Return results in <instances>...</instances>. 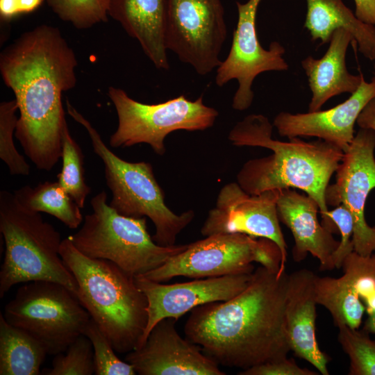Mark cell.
I'll return each instance as SVG.
<instances>
[{"instance_id":"6da1fadb","label":"cell","mask_w":375,"mask_h":375,"mask_svg":"<svg viewBox=\"0 0 375 375\" xmlns=\"http://www.w3.org/2000/svg\"><path fill=\"white\" fill-rule=\"evenodd\" d=\"M77 60L60 31L42 24L26 31L0 56V72L17 103L15 138L40 170L49 172L62 155L67 124L62 94L76 83Z\"/></svg>"},{"instance_id":"7a4b0ae2","label":"cell","mask_w":375,"mask_h":375,"mask_svg":"<svg viewBox=\"0 0 375 375\" xmlns=\"http://www.w3.org/2000/svg\"><path fill=\"white\" fill-rule=\"evenodd\" d=\"M288 275L260 265L238 295L192 309L186 338L231 368L244 370L286 357L291 351L285 317Z\"/></svg>"},{"instance_id":"3957f363","label":"cell","mask_w":375,"mask_h":375,"mask_svg":"<svg viewBox=\"0 0 375 375\" xmlns=\"http://www.w3.org/2000/svg\"><path fill=\"white\" fill-rule=\"evenodd\" d=\"M274 125L261 114H251L231 130L228 140L238 147H259L273 153L247 161L237 174V183L250 194L267 190L297 188L318 204L322 224L333 233L338 231L328 217L325 193L344 152L336 145L318 139L299 138L284 142L272 137Z\"/></svg>"},{"instance_id":"277c9868","label":"cell","mask_w":375,"mask_h":375,"mask_svg":"<svg viewBox=\"0 0 375 375\" xmlns=\"http://www.w3.org/2000/svg\"><path fill=\"white\" fill-rule=\"evenodd\" d=\"M60 256L74 276L76 296L115 352L137 349L148 322V301L133 277L114 262L81 253L69 237L62 240Z\"/></svg>"},{"instance_id":"5b68a950","label":"cell","mask_w":375,"mask_h":375,"mask_svg":"<svg viewBox=\"0 0 375 375\" xmlns=\"http://www.w3.org/2000/svg\"><path fill=\"white\" fill-rule=\"evenodd\" d=\"M0 231L6 246L1 298L13 285L35 281L60 283L76 295V279L60 256V233L40 212L22 207L7 190L0 192Z\"/></svg>"},{"instance_id":"8992f818","label":"cell","mask_w":375,"mask_h":375,"mask_svg":"<svg viewBox=\"0 0 375 375\" xmlns=\"http://www.w3.org/2000/svg\"><path fill=\"white\" fill-rule=\"evenodd\" d=\"M66 106L68 114L87 131L94 153L104 164L106 184L112 193L109 206L124 216L149 217L156 228L153 240L161 246L174 245L178 235L193 220L194 211L173 212L165 202L150 163L130 162L118 157L67 99Z\"/></svg>"},{"instance_id":"52a82bcc","label":"cell","mask_w":375,"mask_h":375,"mask_svg":"<svg viewBox=\"0 0 375 375\" xmlns=\"http://www.w3.org/2000/svg\"><path fill=\"white\" fill-rule=\"evenodd\" d=\"M90 203L92 212L69 236L74 246L87 257L114 262L133 277L160 267L188 246L158 244L148 231L146 217L119 214L107 203L104 190L94 196Z\"/></svg>"},{"instance_id":"ba28073f","label":"cell","mask_w":375,"mask_h":375,"mask_svg":"<svg viewBox=\"0 0 375 375\" xmlns=\"http://www.w3.org/2000/svg\"><path fill=\"white\" fill-rule=\"evenodd\" d=\"M253 262L278 274L281 249L268 238L240 233H219L188 244L183 251L140 276L163 283L176 276L196 279L252 273Z\"/></svg>"},{"instance_id":"9c48e42d","label":"cell","mask_w":375,"mask_h":375,"mask_svg":"<svg viewBox=\"0 0 375 375\" xmlns=\"http://www.w3.org/2000/svg\"><path fill=\"white\" fill-rule=\"evenodd\" d=\"M10 324L39 340L48 355L64 352L81 334L90 315L77 296L51 281L25 283L4 307Z\"/></svg>"},{"instance_id":"30bf717a","label":"cell","mask_w":375,"mask_h":375,"mask_svg":"<svg viewBox=\"0 0 375 375\" xmlns=\"http://www.w3.org/2000/svg\"><path fill=\"white\" fill-rule=\"evenodd\" d=\"M108 95L118 118L116 131L111 135V147H128L144 143L162 156L167 135L175 131H204L213 126L219 115L204 104L203 97L191 101L184 95L165 102L147 104L130 97L121 88L109 87Z\"/></svg>"},{"instance_id":"8fae6325","label":"cell","mask_w":375,"mask_h":375,"mask_svg":"<svg viewBox=\"0 0 375 375\" xmlns=\"http://www.w3.org/2000/svg\"><path fill=\"white\" fill-rule=\"evenodd\" d=\"M227 37L222 0H167V50L201 76L219 66Z\"/></svg>"},{"instance_id":"7c38bea8","label":"cell","mask_w":375,"mask_h":375,"mask_svg":"<svg viewBox=\"0 0 375 375\" xmlns=\"http://www.w3.org/2000/svg\"><path fill=\"white\" fill-rule=\"evenodd\" d=\"M262 0L236 2L238 22L227 57L217 67L215 83L222 87L236 80L238 88L233 96L232 107L242 111L248 109L254 97L251 89L256 76L270 71H286L289 65L283 56L285 48L274 41L267 49L260 44L256 31V15Z\"/></svg>"},{"instance_id":"4fadbf2b","label":"cell","mask_w":375,"mask_h":375,"mask_svg":"<svg viewBox=\"0 0 375 375\" xmlns=\"http://www.w3.org/2000/svg\"><path fill=\"white\" fill-rule=\"evenodd\" d=\"M375 131L360 128L335 171V182L325 193L327 206H345L353 220V251L362 256L375 252V226L365 217L369 192L375 188Z\"/></svg>"},{"instance_id":"5bb4252c","label":"cell","mask_w":375,"mask_h":375,"mask_svg":"<svg viewBox=\"0 0 375 375\" xmlns=\"http://www.w3.org/2000/svg\"><path fill=\"white\" fill-rule=\"evenodd\" d=\"M279 192L280 190H273L250 194L237 182L226 184L220 190L215 208L209 210L201 234L206 237L240 233L268 238L281 249L282 262L278 275L282 274L285 272L288 253L277 213Z\"/></svg>"},{"instance_id":"9a60e30c","label":"cell","mask_w":375,"mask_h":375,"mask_svg":"<svg viewBox=\"0 0 375 375\" xmlns=\"http://www.w3.org/2000/svg\"><path fill=\"white\" fill-rule=\"evenodd\" d=\"M253 272L196 278L173 284H164L144 276L135 277L138 288L148 301L147 325L138 347L144 343L151 330L161 319H178L197 306L226 301L238 295L249 284Z\"/></svg>"},{"instance_id":"2e32d148","label":"cell","mask_w":375,"mask_h":375,"mask_svg":"<svg viewBox=\"0 0 375 375\" xmlns=\"http://www.w3.org/2000/svg\"><path fill=\"white\" fill-rule=\"evenodd\" d=\"M177 320L159 321L144 343L126 353L125 361L140 375H225L199 345L179 335Z\"/></svg>"},{"instance_id":"e0dca14e","label":"cell","mask_w":375,"mask_h":375,"mask_svg":"<svg viewBox=\"0 0 375 375\" xmlns=\"http://www.w3.org/2000/svg\"><path fill=\"white\" fill-rule=\"evenodd\" d=\"M374 98L375 76L369 82L362 76L358 89L344 102L325 110L295 114L281 112L275 117L273 125L281 136L316 137L345 152L355 137L356 122Z\"/></svg>"},{"instance_id":"ac0fdd59","label":"cell","mask_w":375,"mask_h":375,"mask_svg":"<svg viewBox=\"0 0 375 375\" xmlns=\"http://www.w3.org/2000/svg\"><path fill=\"white\" fill-rule=\"evenodd\" d=\"M276 208L279 221L294 238L293 260L301 262L310 253L319 261L320 270L334 269L332 254L340 241L319 222L317 203L308 194L288 188L280 190Z\"/></svg>"},{"instance_id":"d6986e66","label":"cell","mask_w":375,"mask_h":375,"mask_svg":"<svg viewBox=\"0 0 375 375\" xmlns=\"http://www.w3.org/2000/svg\"><path fill=\"white\" fill-rule=\"evenodd\" d=\"M316 274L301 269L288 275L285 317L291 350L323 375H328V356L318 345L315 332Z\"/></svg>"},{"instance_id":"ffe728a7","label":"cell","mask_w":375,"mask_h":375,"mask_svg":"<svg viewBox=\"0 0 375 375\" xmlns=\"http://www.w3.org/2000/svg\"><path fill=\"white\" fill-rule=\"evenodd\" d=\"M351 44H356L352 35L338 28L332 34L322 57L309 56L301 61L312 92L309 112L319 110L331 98L342 93L352 94L359 87L363 75L351 74L346 65L347 51Z\"/></svg>"},{"instance_id":"44dd1931","label":"cell","mask_w":375,"mask_h":375,"mask_svg":"<svg viewBox=\"0 0 375 375\" xmlns=\"http://www.w3.org/2000/svg\"><path fill=\"white\" fill-rule=\"evenodd\" d=\"M108 15L140 43L158 69L167 70V0H110Z\"/></svg>"},{"instance_id":"7402d4cb","label":"cell","mask_w":375,"mask_h":375,"mask_svg":"<svg viewBox=\"0 0 375 375\" xmlns=\"http://www.w3.org/2000/svg\"><path fill=\"white\" fill-rule=\"evenodd\" d=\"M342 267L344 274L339 278L316 275V301L329 311L337 326L345 324L358 328L365 307L357 292L356 283L361 276L375 270V252L362 256L353 251L346 257Z\"/></svg>"},{"instance_id":"603a6c76","label":"cell","mask_w":375,"mask_h":375,"mask_svg":"<svg viewBox=\"0 0 375 375\" xmlns=\"http://www.w3.org/2000/svg\"><path fill=\"white\" fill-rule=\"evenodd\" d=\"M304 27L312 40L329 42L333 32L344 28L353 37L359 51L375 60V26L357 18L343 0H306Z\"/></svg>"},{"instance_id":"cb8c5ba5","label":"cell","mask_w":375,"mask_h":375,"mask_svg":"<svg viewBox=\"0 0 375 375\" xmlns=\"http://www.w3.org/2000/svg\"><path fill=\"white\" fill-rule=\"evenodd\" d=\"M47 351L44 345L0 314V375H38Z\"/></svg>"},{"instance_id":"d4e9b609","label":"cell","mask_w":375,"mask_h":375,"mask_svg":"<svg viewBox=\"0 0 375 375\" xmlns=\"http://www.w3.org/2000/svg\"><path fill=\"white\" fill-rule=\"evenodd\" d=\"M13 194L24 208L49 214L70 229L77 228L83 222L81 208L58 181H44L35 187L24 185Z\"/></svg>"},{"instance_id":"484cf974","label":"cell","mask_w":375,"mask_h":375,"mask_svg":"<svg viewBox=\"0 0 375 375\" xmlns=\"http://www.w3.org/2000/svg\"><path fill=\"white\" fill-rule=\"evenodd\" d=\"M61 158L62 168L57 175L58 181L78 206L83 208L91 188L85 179L82 149L71 135L67 124L62 133Z\"/></svg>"},{"instance_id":"4316f807","label":"cell","mask_w":375,"mask_h":375,"mask_svg":"<svg viewBox=\"0 0 375 375\" xmlns=\"http://www.w3.org/2000/svg\"><path fill=\"white\" fill-rule=\"evenodd\" d=\"M338 327V342L350 360L349 375H375V340L369 332L345 324Z\"/></svg>"},{"instance_id":"83f0119b","label":"cell","mask_w":375,"mask_h":375,"mask_svg":"<svg viewBox=\"0 0 375 375\" xmlns=\"http://www.w3.org/2000/svg\"><path fill=\"white\" fill-rule=\"evenodd\" d=\"M62 20L85 29L108 21L110 0H47Z\"/></svg>"},{"instance_id":"f1b7e54d","label":"cell","mask_w":375,"mask_h":375,"mask_svg":"<svg viewBox=\"0 0 375 375\" xmlns=\"http://www.w3.org/2000/svg\"><path fill=\"white\" fill-rule=\"evenodd\" d=\"M45 375L94 374L92 344L83 334L79 335L64 352L56 356L50 368L42 371Z\"/></svg>"},{"instance_id":"f546056e","label":"cell","mask_w":375,"mask_h":375,"mask_svg":"<svg viewBox=\"0 0 375 375\" xmlns=\"http://www.w3.org/2000/svg\"><path fill=\"white\" fill-rule=\"evenodd\" d=\"M16 100L3 101L0 104V158L12 175L28 176L31 167L17 150L13 138L18 117Z\"/></svg>"},{"instance_id":"4dcf8cb0","label":"cell","mask_w":375,"mask_h":375,"mask_svg":"<svg viewBox=\"0 0 375 375\" xmlns=\"http://www.w3.org/2000/svg\"><path fill=\"white\" fill-rule=\"evenodd\" d=\"M83 334L90 339L93 347L94 374H137L131 364L122 361L116 356L111 343L92 318L85 327Z\"/></svg>"},{"instance_id":"1f68e13d","label":"cell","mask_w":375,"mask_h":375,"mask_svg":"<svg viewBox=\"0 0 375 375\" xmlns=\"http://www.w3.org/2000/svg\"><path fill=\"white\" fill-rule=\"evenodd\" d=\"M327 215L336 225L341 236L339 245L332 254L335 268L340 269L346 257L353 251V220L351 212L342 205L328 210Z\"/></svg>"},{"instance_id":"d6a6232c","label":"cell","mask_w":375,"mask_h":375,"mask_svg":"<svg viewBox=\"0 0 375 375\" xmlns=\"http://www.w3.org/2000/svg\"><path fill=\"white\" fill-rule=\"evenodd\" d=\"M240 375H316L317 372L299 367L292 358L284 357L241 370Z\"/></svg>"},{"instance_id":"836d02e7","label":"cell","mask_w":375,"mask_h":375,"mask_svg":"<svg viewBox=\"0 0 375 375\" xmlns=\"http://www.w3.org/2000/svg\"><path fill=\"white\" fill-rule=\"evenodd\" d=\"M44 0H0V17L3 21L36 10Z\"/></svg>"},{"instance_id":"e575fe53","label":"cell","mask_w":375,"mask_h":375,"mask_svg":"<svg viewBox=\"0 0 375 375\" xmlns=\"http://www.w3.org/2000/svg\"><path fill=\"white\" fill-rule=\"evenodd\" d=\"M355 15L364 23L375 26V0H353Z\"/></svg>"},{"instance_id":"d590c367","label":"cell","mask_w":375,"mask_h":375,"mask_svg":"<svg viewBox=\"0 0 375 375\" xmlns=\"http://www.w3.org/2000/svg\"><path fill=\"white\" fill-rule=\"evenodd\" d=\"M357 123L360 128H372L375 131V98L369 101L361 112Z\"/></svg>"},{"instance_id":"8d00e7d4","label":"cell","mask_w":375,"mask_h":375,"mask_svg":"<svg viewBox=\"0 0 375 375\" xmlns=\"http://www.w3.org/2000/svg\"><path fill=\"white\" fill-rule=\"evenodd\" d=\"M368 317L365 322L363 329L375 334V309L367 311Z\"/></svg>"}]
</instances>
